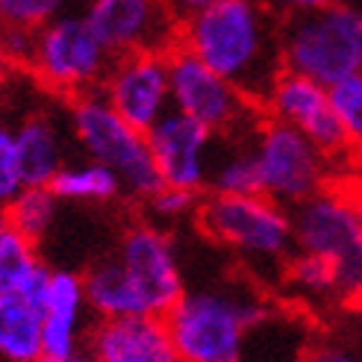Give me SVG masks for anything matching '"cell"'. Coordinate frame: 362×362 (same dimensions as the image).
Masks as SVG:
<instances>
[{"mask_svg": "<svg viewBox=\"0 0 362 362\" xmlns=\"http://www.w3.org/2000/svg\"><path fill=\"white\" fill-rule=\"evenodd\" d=\"M180 47L262 106L283 65V18L262 0H215L180 27Z\"/></svg>", "mask_w": 362, "mask_h": 362, "instance_id": "obj_1", "label": "cell"}, {"mask_svg": "<svg viewBox=\"0 0 362 362\" xmlns=\"http://www.w3.org/2000/svg\"><path fill=\"white\" fill-rule=\"evenodd\" d=\"M268 318L265 300L215 286L186 292L165 324L183 362H245L250 333Z\"/></svg>", "mask_w": 362, "mask_h": 362, "instance_id": "obj_2", "label": "cell"}, {"mask_svg": "<svg viewBox=\"0 0 362 362\" xmlns=\"http://www.w3.org/2000/svg\"><path fill=\"white\" fill-rule=\"evenodd\" d=\"M68 133L77 141L83 156L112 168L121 177L124 194L151 201L162 189V177L156 171L148 133L124 121L100 92L71 98Z\"/></svg>", "mask_w": 362, "mask_h": 362, "instance_id": "obj_3", "label": "cell"}, {"mask_svg": "<svg viewBox=\"0 0 362 362\" xmlns=\"http://www.w3.org/2000/svg\"><path fill=\"white\" fill-rule=\"evenodd\" d=\"M283 65L324 86L362 74V6L330 0L315 12L286 18Z\"/></svg>", "mask_w": 362, "mask_h": 362, "instance_id": "obj_4", "label": "cell"}, {"mask_svg": "<svg viewBox=\"0 0 362 362\" xmlns=\"http://www.w3.org/2000/svg\"><path fill=\"white\" fill-rule=\"evenodd\" d=\"M197 224L212 242L257 265H280L292 259L295 224L292 212L262 192L218 194L212 192L197 206Z\"/></svg>", "mask_w": 362, "mask_h": 362, "instance_id": "obj_5", "label": "cell"}, {"mask_svg": "<svg viewBox=\"0 0 362 362\" xmlns=\"http://www.w3.org/2000/svg\"><path fill=\"white\" fill-rule=\"evenodd\" d=\"M112 53L98 39L83 12H59L33 33L30 71L45 88L65 98L98 92L112 68Z\"/></svg>", "mask_w": 362, "mask_h": 362, "instance_id": "obj_6", "label": "cell"}, {"mask_svg": "<svg viewBox=\"0 0 362 362\" xmlns=\"http://www.w3.org/2000/svg\"><path fill=\"white\" fill-rule=\"evenodd\" d=\"M295 247L324 257L339 283V295L354 300L362 295V218L356 194L324 186L303 204L292 206Z\"/></svg>", "mask_w": 362, "mask_h": 362, "instance_id": "obj_7", "label": "cell"}, {"mask_svg": "<svg viewBox=\"0 0 362 362\" xmlns=\"http://www.w3.org/2000/svg\"><path fill=\"white\" fill-rule=\"evenodd\" d=\"M168 74H171V110L194 118L197 124L236 141L259 127V106L253 103L242 88H236L209 65L189 53L186 47H174L168 53Z\"/></svg>", "mask_w": 362, "mask_h": 362, "instance_id": "obj_8", "label": "cell"}, {"mask_svg": "<svg viewBox=\"0 0 362 362\" xmlns=\"http://www.w3.org/2000/svg\"><path fill=\"white\" fill-rule=\"evenodd\" d=\"M250 151L259 168V192L283 206H298L327 186L333 159L288 124L259 121L250 133Z\"/></svg>", "mask_w": 362, "mask_h": 362, "instance_id": "obj_9", "label": "cell"}, {"mask_svg": "<svg viewBox=\"0 0 362 362\" xmlns=\"http://www.w3.org/2000/svg\"><path fill=\"white\" fill-rule=\"evenodd\" d=\"M83 18L112 57L171 53L183 27L165 0H86Z\"/></svg>", "mask_w": 362, "mask_h": 362, "instance_id": "obj_10", "label": "cell"}, {"mask_svg": "<svg viewBox=\"0 0 362 362\" xmlns=\"http://www.w3.org/2000/svg\"><path fill=\"white\" fill-rule=\"evenodd\" d=\"M118 262L136 283L151 315L165 318L189 292L180 250L171 233L156 224H136L127 230L118 245Z\"/></svg>", "mask_w": 362, "mask_h": 362, "instance_id": "obj_11", "label": "cell"}, {"mask_svg": "<svg viewBox=\"0 0 362 362\" xmlns=\"http://www.w3.org/2000/svg\"><path fill=\"white\" fill-rule=\"evenodd\" d=\"M148 144L162 186L186 189L194 194L209 189L215 159L221 151L218 136L209 127L171 110L148 130Z\"/></svg>", "mask_w": 362, "mask_h": 362, "instance_id": "obj_12", "label": "cell"}, {"mask_svg": "<svg viewBox=\"0 0 362 362\" xmlns=\"http://www.w3.org/2000/svg\"><path fill=\"white\" fill-rule=\"evenodd\" d=\"M262 112L265 118H274L280 124H288L292 130L303 133L330 159H341L354 151L336 118L330 86H324L318 80H310V77L283 68L262 100Z\"/></svg>", "mask_w": 362, "mask_h": 362, "instance_id": "obj_13", "label": "cell"}, {"mask_svg": "<svg viewBox=\"0 0 362 362\" xmlns=\"http://www.w3.org/2000/svg\"><path fill=\"white\" fill-rule=\"evenodd\" d=\"M98 92L112 110L148 133L151 127L171 112V74L168 53H127L115 57Z\"/></svg>", "mask_w": 362, "mask_h": 362, "instance_id": "obj_14", "label": "cell"}, {"mask_svg": "<svg viewBox=\"0 0 362 362\" xmlns=\"http://www.w3.org/2000/svg\"><path fill=\"white\" fill-rule=\"evenodd\" d=\"M88 351L100 362H183L159 315L100 321L88 336Z\"/></svg>", "mask_w": 362, "mask_h": 362, "instance_id": "obj_15", "label": "cell"}, {"mask_svg": "<svg viewBox=\"0 0 362 362\" xmlns=\"http://www.w3.org/2000/svg\"><path fill=\"white\" fill-rule=\"evenodd\" d=\"M86 310L83 277L74 271H53L45 303V359H62L80 351Z\"/></svg>", "mask_w": 362, "mask_h": 362, "instance_id": "obj_16", "label": "cell"}, {"mask_svg": "<svg viewBox=\"0 0 362 362\" xmlns=\"http://www.w3.org/2000/svg\"><path fill=\"white\" fill-rule=\"evenodd\" d=\"M12 130H15V148H18V159H21L24 183L50 186L53 177L68 162L65 133L59 121H53L50 115H42V112H33L18 127H12Z\"/></svg>", "mask_w": 362, "mask_h": 362, "instance_id": "obj_17", "label": "cell"}, {"mask_svg": "<svg viewBox=\"0 0 362 362\" xmlns=\"http://www.w3.org/2000/svg\"><path fill=\"white\" fill-rule=\"evenodd\" d=\"M86 286V300L88 313H95L100 321H115V318H133V315H151L148 303L139 295L136 283L124 271L118 257L100 259L83 274Z\"/></svg>", "mask_w": 362, "mask_h": 362, "instance_id": "obj_18", "label": "cell"}, {"mask_svg": "<svg viewBox=\"0 0 362 362\" xmlns=\"http://www.w3.org/2000/svg\"><path fill=\"white\" fill-rule=\"evenodd\" d=\"M0 359L4 362L45 359V313L15 292L0 295Z\"/></svg>", "mask_w": 362, "mask_h": 362, "instance_id": "obj_19", "label": "cell"}, {"mask_svg": "<svg viewBox=\"0 0 362 362\" xmlns=\"http://www.w3.org/2000/svg\"><path fill=\"white\" fill-rule=\"evenodd\" d=\"M50 189L62 204H86V206L112 204L115 197L124 194L121 177L88 156L68 159L59 168V174L53 177Z\"/></svg>", "mask_w": 362, "mask_h": 362, "instance_id": "obj_20", "label": "cell"}, {"mask_svg": "<svg viewBox=\"0 0 362 362\" xmlns=\"http://www.w3.org/2000/svg\"><path fill=\"white\" fill-rule=\"evenodd\" d=\"M59 204L62 201L53 194L50 186H27L9 204V224L39 245L57 224Z\"/></svg>", "mask_w": 362, "mask_h": 362, "instance_id": "obj_21", "label": "cell"}, {"mask_svg": "<svg viewBox=\"0 0 362 362\" xmlns=\"http://www.w3.org/2000/svg\"><path fill=\"white\" fill-rule=\"evenodd\" d=\"M209 189L218 192V194H253V192H259V168H257V159H253L250 141L247 144L230 141L227 148L218 151Z\"/></svg>", "mask_w": 362, "mask_h": 362, "instance_id": "obj_22", "label": "cell"}, {"mask_svg": "<svg viewBox=\"0 0 362 362\" xmlns=\"http://www.w3.org/2000/svg\"><path fill=\"white\" fill-rule=\"evenodd\" d=\"M283 277H286V283L292 286L298 295L310 298V300H333V298H341L333 265L324 259V257H315V253L295 250L292 259H288L286 268H283Z\"/></svg>", "mask_w": 362, "mask_h": 362, "instance_id": "obj_23", "label": "cell"}, {"mask_svg": "<svg viewBox=\"0 0 362 362\" xmlns=\"http://www.w3.org/2000/svg\"><path fill=\"white\" fill-rule=\"evenodd\" d=\"M35 242L18 233L12 224L0 230V292H15L30 271L39 265Z\"/></svg>", "mask_w": 362, "mask_h": 362, "instance_id": "obj_24", "label": "cell"}, {"mask_svg": "<svg viewBox=\"0 0 362 362\" xmlns=\"http://www.w3.org/2000/svg\"><path fill=\"white\" fill-rule=\"evenodd\" d=\"M330 100L351 148L362 151V74L345 77L336 86H330Z\"/></svg>", "mask_w": 362, "mask_h": 362, "instance_id": "obj_25", "label": "cell"}, {"mask_svg": "<svg viewBox=\"0 0 362 362\" xmlns=\"http://www.w3.org/2000/svg\"><path fill=\"white\" fill-rule=\"evenodd\" d=\"M65 12V0H0V30H39Z\"/></svg>", "mask_w": 362, "mask_h": 362, "instance_id": "obj_26", "label": "cell"}, {"mask_svg": "<svg viewBox=\"0 0 362 362\" xmlns=\"http://www.w3.org/2000/svg\"><path fill=\"white\" fill-rule=\"evenodd\" d=\"M24 189L27 183H24L21 159H18V148H15V130L0 124V204L9 206Z\"/></svg>", "mask_w": 362, "mask_h": 362, "instance_id": "obj_27", "label": "cell"}, {"mask_svg": "<svg viewBox=\"0 0 362 362\" xmlns=\"http://www.w3.org/2000/svg\"><path fill=\"white\" fill-rule=\"evenodd\" d=\"M148 204H151V212L159 221H180V218H186V215L197 212V206H201L194 192L171 189V186H162Z\"/></svg>", "mask_w": 362, "mask_h": 362, "instance_id": "obj_28", "label": "cell"}, {"mask_svg": "<svg viewBox=\"0 0 362 362\" xmlns=\"http://www.w3.org/2000/svg\"><path fill=\"white\" fill-rule=\"evenodd\" d=\"M50 280H53V268H47L45 262H39L21 283H18L15 295H21L24 300H30L33 306H39V310L45 313L47 292H50Z\"/></svg>", "mask_w": 362, "mask_h": 362, "instance_id": "obj_29", "label": "cell"}, {"mask_svg": "<svg viewBox=\"0 0 362 362\" xmlns=\"http://www.w3.org/2000/svg\"><path fill=\"white\" fill-rule=\"evenodd\" d=\"M298 362H362L354 351L341 348V345H330V341H318L303 351V356Z\"/></svg>", "mask_w": 362, "mask_h": 362, "instance_id": "obj_30", "label": "cell"}, {"mask_svg": "<svg viewBox=\"0 0 362 362\" xmlns=\"http://www.w3.org/2000/svg\"><path fill=\"white\" fill-rule=\"evenodd\" d=\"M262 4L268 9H274L280 18H295V15H306V12L327 6L330 0H262Z\"/></svg>", "mask_w": 362, "mask_h": 362, "instance_id": "obj_31", "label": "cell"}, {"mask_svg": "<svg viewBox=\"0 0 362 362\" xmlns=\"http://www.w3.org/2000/svg\"><path fill=\"white\" fill-rule=\"evenodd\" d=\"M168 4V9L180 18V21H189L192 15H197V12H204L206 6H212L215 0H165Z\"/></svg>", "mask_w": 362, "mask_h": 362, "instance_id": "obj_32", "label": "cell"}, {"mask_svg": "<svg viewBox=\"0 0 362 362\" xmlns=\"http://www.w3.org/2000/svg\"><path fill=\"white\" fill-rule=\"evenodd\" d=\"M15 68V59L9 57V50H6V42H4V35H0V80H4L9 71Z\"/></svg>", "mask_w": 362, "mask_h": 362, "instance_id": "obj_33", "label": "cell"}, {"mask_svg": "<svg viewBox=\"0 0 362 362\" xmlns=\"http://www.w3.org/2000/svg\"><path fill=\"white\" fill-rule=\"evenodd\" d=\"M42 362H100V359L92 351H77V354L62 356V359H42Z\"/></svg>", "mask_w": 362, "mask_h": 362, "instance_id": "obj_34", "label": "cell"}, {"mask_svg": "<svg viewBox=\"0 0 362 362\" xmlns=\"http://www.w3.org/2000/svg\"><path fill=\"white\" fill-rule=\"evenodd\" d=\"M4 227H9V206L0 204V230H4Z\"/></svg>", "mask_w": 362, "mask_h": 362, "instance_id": "obj_35", "label": "cell"}, {"mask_svg": "<svg viewBox=\"0 0 362 362\" xmlns=\"http://www.w3.org/2000/svg\"><path fill=\"white\" fill-rule=\"evenodd\" d=\"M354 303H356V313H359V318H362V295H356Z\"/></svg>", "mask_w": 362, "mask_h": 362, "instance_id": "obj_36", "label": "cell"}, {"mask_svg": "<svg viewBox=\"0 0 362 362\" xmlns=\"http://www.w3.org/2000/svg\"><path fill=\"white\" fill-rule=\"evenodd\" d=\"M356 209H359V218H362V194H356Z\"/></svg>", "mask_w": 362, "mask_h": 362, "instance_id": "obj_37", "label": "cell"}, {"mask_svg": "<svg viewBox=\"0 0 362 362\" xmlns=\"http://www.w3.org/2000/svg\"><path fill=\"white\" fill-rule=\"evenodd\" d=\"M0 295H4V292H0Z\"/></svg>", "mask_w": 362, "mask_h": 362, "instance_id": "obj_38", "label": "cell"}]
</instances>
